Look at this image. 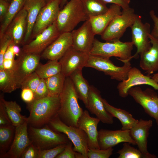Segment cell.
<instances>
[{
	"mask_svg": "<svg viewBox=\"0 0 158 158\" xmlns=\"http://www.w3.org/2000/svg\"><path fill=\"white\" fill-rule=\"evenodd\" d=\"M27 121L15 127L13 142L8 151L1 158H19L32 142L28 135Z\"/></svg>",
	"mask_w": 158,
	"mask_h": 158,
	"instance_id": "19",
	"label": "cell"
},
{
	"mask_svg": "<svg viewBox=\"0 0 158 158\" xmlns=\"http://www.w3.org/2000/svg\"><path fill=\"white\" fill-rule=\"evenodd\" d=\"M133 45L132 41L115 40L103 42L95 39L89 54L109 58L115 57L124 63L131 60Z\"/></svg>",
	"mask_w": 158,
	"mask_h": 158,
	"instance_id": "4",
	"label": "cell"
},
{
	"mask_svg": "<svg viewBox=\"0 0 158 158\" xmlns=\"http://www.w3.org/2000/svg\"><path fill=\"white\" fill-rule=\"evenodd\" d=\"M149 14L154 23L153 28L150 35L154 37H158V17L153 10L150 11Z\"/></svg>",
	"mask_w": 158,
	"mask_h": 158,
	"instance_id": "46",
	"label": "cell"
},
{
	"mask_svg": "<svg viewBox=\"0 0 158 158\" xmlns=\"http://www.w3.org/2000/svg\"><path fill=\"white\" fill-rule=\"evenodd\" d=\"M21 97L23 101L28 104L30 103L35 100L34 93L28 88H21Z\"/></svg>",
	"mask_w": 158,
	"mask_h": 158,
	"instance_id": "45",
	"label": "cell"
},
{
	"mask_svg": "<svg viewBox=\"0 0 158 158\" xmlns=\"http://www.w3.org/2000/svg\"><path fill=\"white\" fill-rule=\"evenodd\" d=\"M151 77L155 81L158 83V73L154 74Z\"/></svg>",
	"mask_w": 158,
	"mask_h": 158,
	"instance_id": "51",
	"label": "cell"
},
{
	"mask_svg": "<svg viewBox=\"0 0 158 158\" xmlns=\"http://www.w3.org/2000/svg\"><path fill=\"white\" fill-rule=\"evenodd\" d=\"M100 120L97 118L91 116L88 111H83L78 121V127L83 130L88 138L89 149H100L98 141L97 127Z\"/></svg>",
	"mask_w": 158,
	"mask_h": 158,
	"instance_id": "22",
	"label": "cell"
},
{
	"mask_svg": "<svg viewBox=\"0 0 158 158\" xmlns=\"http://www.w3.org/2000/svg\"><path fill=\"white\" fill-rule=\"evenodd\" d=\"M40 54L28 53L22 51L15 60L13 71L17 88H20L21 85L25 79L34 72L40 63Z\"/></svg>",
	"mask_w": 158,
	"mask_h": 158,
	"instance_id": "11",
	"label": "cell"
},
{
	"mask_svg": "<svg viewBox=\"0 0 158 158\" xmlns=\"http://www.w3.org/2000/svg\"><path fill=\"white\" fill-rule=\"evenodd\" d=\"M100 91L93 86H90L87 104L85 107L102 123L112 124L113 117L105 108Z\"/></svg>",
	"mask_w": 158,
	"mask_h": 158,
	"instance_id": "18",
	"label": "cell"
},
{
	"mask_svg": "<svg viewBox=\"0 0 158 158\" xmlns=\"http://www.w3.org/2000/svg\"><path fill=\"white\" fill-rule=\"evenodd\" d=\"M68 2V0H61L60 8L63 7Z\"/></svg>",
	"mask_w": 158,
	"mask_h": 158,
	"instance_id": "52",
	"label": "cell"
},
{
	"mask_svg": "<svg viewBox=\"0 0 158 158\" xmlns=\"http://www.w3.org/2000/svg\"><path fill=\"white\" fill-rule=\"evenodd\" d=\"M130 144L128 142H123L122 148L117 152L119 154L118 158H150Z\"/></svg>",
	"mask_w": 158,
	"mask_h": 158,
	"instance_id": "36",
	"label": "cell"
},
{
	"mask_svg": "<svg viewBox=\"0 0 158 158\" xmlns=\"http://www.w3.org/2000/svg\"><path fill=\"white\" fill-rule=\"evenodd\" d=\"M51 0H45V1L46 4L48 3V2H49Z\"/></svg>",
	"mask_w": 158,
	"mask_h": 158,
	"instance_id": "55",
	"label": "cell"
},
{
	"mask_svg": "<svg viewBox=\"0 0 158 158\" xmlns=\"http://www.w3.org/2000/svg\"><path fill=\"white\" fill-rule=\"evenodd\" d=\"M89 56V54L71 47L59 60L61 72L66 77L76 70L82 69L85 67Z\"/></svg>",
	"mask_w": 158,
	"mask_h": 158,
	"instance_id": "16",
	"label": "cell"
},
{
	"mask_svg": "<svg viewBox=\"0 0 158 158\" xmlns=\"http://www.w3.org/2000/svg\"><path fill=\"white\" fill-rule=\"evenodd\" d=\"M151 46L140 56L139 65L148 75L158 71V37L149 35Z\"/></svg>",
	"mask_w": 158,
	"mask_h": 158,
	"instance_id": "23",
	"label": "cell"
},
{
	"mask_svg": "<svg viewBox=\"0 0 158 158\" xmlns=\"http://www.w3.org/2000/svg\"><path fill=\"white\" fill-rule=\"evenodd\" d=\"M28 132L30 140L39 150L49 149L70 141L65 134L55 131L47 125L42 128L29 126Z\"/></svg>",
	"mask_w": 158,
	"mask_h": 158,
	"instance_id": "5",
	"label": "cell"
},
{
	"mask_svg": "<svg viewBox=\"0 0 158 158\" xmlns=\"http://www.w3.org/2000/svg\"><path fill=\"white\" fill-rule=\"evenodd\" d=\"M41 79L35 71L25 79L21 85L20 88L25 87L29 88L35 93Z\"/></svg>",
	"mask_w": 158,
	"mask_h": 158,
	"instance_id": "39",
	"label": "cell"
},
{
	"mask_svg": "<svg viewBox=\"0 0 158 158\" xmlns=\"http://www.w3.org/2000/svg\"><path fill=\"white\" fill-rule=\"evenodd\" d=\"M98 141L101 149L112 147L118 144L128 142L136 145L130 136V130H110L101 129L98 132Z\"/></svg>",
	"mask_w": 158,
	"mask_h": 158,
	"instance_id": "17",
	"label": "cell"
},
{
	"mask_svg": "<svg viewBox=\"0 0 158 158\" xmlns=\"http://www.w3.org/2000/svg\"><path fill=\"white\" fill-rule=\"evenodd\" d=\"M15 127L12 125L0 127V157L4 155L9 150L13 136Z\"/></svg>",
	"mask_w": 158,
	"mask_h": 158,
	"instance_id": "33",
	"label": "cell"
},
{
	"mask_svg": "<svg viewBox=\"0 0 158 158\" xmlns=\"http://www.w3.org/2000/svg\"><path fill=\"white\" fill-rule=\"evenodd\" d=\"M35 72L41 79H46L61 72V68L59 61L51 60L47 63H39Z\"/></svg>",
	"mask_w": 158,
	"mask_h": 158,
	"instance_id": "30",
	"label": "cell"
},
{
	"mask_svg": "<svg viewBox=\"0 0 158 158\" xmlns=\"http://www.w3.org/2000/svg\"><path fill=\"white\" fill-rule=\"evenodd\" d=\"M72 37V47L89 54L93 47L96 35L89 19L84 22L77 29L71 32Z\"/></svg>",
	"mask_w": 158,
	"mask_h": 158,
	"instance_id": "15",
	"label": "cell"
},
{
	"mask_svg": "<svg viewBox=\"0 0 158 158\" xmlns=\"http://www.w3.org/2000/svg\"><path fill=\"white\" fill-rule=\"evenodd\" d=\"M0 98L4 104L6 111L13 126L16 127L27 121V118L21 114V107L16 102L6 101L2 95H0Z\"/></svg>",
	"mask_w": 158,
	"mask_h": 158,
	"instance_id": "29",
	"label": "cell"
},
{
	"mask_svg": "<svg viewBox=\"0 0 158 158\" xmlns=\"http://www.w3.org/2000/svg\"><path fill=\"white\" fill-rule=\"evenodd\" d=\"M153 126L152 120H138V122L130 130L131 136L136 143L138 149L150 158H156L154 154L150 153L147 150L148 138L149 131Z\"/></svg>",
	"mask_w": 158,
	"mask_h": 158,
	"instance_id": "20",
	"label": "cell"
},
{
	"mask_svg": "<svg viewBox=\"0 0 158 158\" xmlns=\"http://www.w3.org/2000/svg\"><path fill=\"white\" fill-rule=\"evenodd\" d=\"M104 3H111L118 5L120 6L123 9H125L129 7V4L125 3L121 0H101Z\"/></svg>",
	"mask_w": 158,
	"mask_h": 158,
	"instance_id": "48",
	"label": "cell"
},
{
	"mask_svg": "<svg viewBox=\"0 0 158 158\" xmlns=\"http://www.w3.org/2000/svg\"><path fill=\"white\" fill-rule=\"evenodd\" d=\"M26 0H12L7 14L1 23L0 36L6 32L10 24L17 13L23 8Z\"/></svg>",
	"mask_w": 158,
	"mask_h": 158,
	"instance_id": "31",
	"label": "cell"
},
{
	"mask_svg": "<svg viewBox=\"0 0 158 158\" xmlns=\"http://www.w3.org/2000/svg\"><path fill=\"white\" fill-rule=\"evenodd\" d=\"M15 62V59H4L3 62V69L13 71Z\"/></svg>",
	"mask_w": 158,
	"mask_h": 158,
	"instance_id": "49",
	"label": "cell"
},
{
	"mask_svg": "<svg viewBox=\"0 0 158 158\" xmlns=\"http://www.w3.org/2000/svg\"><path fill=\"white\" fill-rule=\"evenodd\" d=\"M71 32L61 33L43 52L41 57L49 60H59L72 46Z\"/></svg>",
	"mask_w": 158,
	"mask_h": 158,
	"instance_id": "21",
	"label": "cell"
},
{
	"mask_svg": "<svg viewBox=\"0 0 158 158\" xmlns=\"http://www.w3.org/2000/svg\"><path fill=\"white\" fill-rule=\"evenodd\" d=\"M85 12L88 17L97 16L108 10L106 4L101 0H81Z\"/></svg>",
	"mask_w": 158,
	"mask_h": 158,
	"instance_id": "35",
	"label": "cell"
},
{
	"mask_svg": "<svg viewBox=\"0 0 158 158\" xmlns=\"http://www.w3.org/2000/svg\"><path fill=\"white\" fill-rule=\"evenodd\" d=\"M142 85H150L158 90V83L151 77L144 75L137 68L132 67L128 72L127 78L121 81L117 85L119 95L125 98L129 95L128 91L130 88Z\"/></svg>",
	"mask_w": 158,
	"mask_h": 158,
	"instance_id": "14",
	"label": "cell"
},
{
	"mask_svg": "<svg viewBox=\"0 0 158 158\" xmlns=\"http://www.w3.org/2000/svg\"><path fill=\"white\" fill-rule=\"evenodd\" d=\"M48 124L55 131L63 133L67 136L73 143L74 151L81 154L84 158H88V138L83 130L78 127L67 125L60 120L58 114Z\"/></svg>",
	"mask_w": 158,
	"mask_h": 158,
	"instance_id": "6",
	"label": "cell"
},
{
	"mask_svg": "<svg viewBox=\"0 0 158 158\" xmlns=\"http://www.w3.org/2000/svg\"><path fill=\"white\" fill-rule=\"evenodd\" d=\"M10 3L0 0V21L1 23L5 19L8 11Z\"/></svg>",
	"mask_w": 158,
	"mask_h": 158,
	"instance_id": "47",
	"label": "cell"
},
{
	"mask_svg": "<svg viewBox=\"0 0 158 158\" xmlns=\"http://www.w3.org/2000/svg\"><path fill=\"white\" fill-rule=\"evenodd\" d=\"M3 0L8 2H9V3H11V2L12 1V0Z\"/></svg>",
	"mask_w": 158,
	"mask_h": 158,
	"instance_id": "54",
	"label": "cell"
},
{
	"mask_svg": "<svg viewBox=\"0 0 158 158\" xmlns=\"http://www.w3.org/2000/svg\"><path fill=\"white\" fill-rule=\"evenodd\" d=\"M34 94L35 99L42 98L49 96V91L44 79H41Z\"/></svg>",
	"mask_w": 158,
	"mask_h": 158,
	"instance_id": "41",
	"label": "cell"
},
{
	"mask_svg": "<svg viewBox=\"0 0 158 158\" xmlns=\"http://www.w3.org/2000/svg\"><path fill=\"white\" fill-rule=\"evenodd\" d=\"M18 89L12 71L0 70V90L4 93H10Z\"/></svg>",
	"mask_w": 158,
	"mask_h": 158,
	"instance_id": "34",
	"label": "cell"
},
{
	"mask_svg": "<svg viewBox=\"0 0 158 158\" xmlns=\"http://www.w3.org/2000/svg\"><path fill=\"white\" fill-rule=\"evenodd\" d=\"M12 125L6 111L4 104L0 98V127Z\"/></svg>",
	"mask_w": 158,
	"mask_h": 158,
	"instance_id": "43",
	"label": "cell"
},
{
	"mask_svg": "<svg viewBox=\"0 0 158 158\" xmlns=\"http://www.w3.org/2000/svg\"><path fill=\"white\" fill-rule=\"evenodd\" d=\"M131 30L132 42L137 48L135 54L131 59L138 58L150 48L151 44L149 38L150 34V25L147 22L143 23L141 17L136 14L135 20L130 27Z\"/></svg>",
	"mask_w": 158,
	"mask_h": 158,
	"instance_id": "10",
	"label": "cell"
},
{
	"mask_svg": "<svg viewBox=\"0 0 158 158\" xmlns=\"http://www.w3.org/2000/svg\"><path fill=\"white\" fill-rule=\"evenodd\" d=\"M66 77L61 72L45 79L49 95L59 96L62 92Z\"/></svg>",
	"mask_w": 158,
	"mask_h": 158,
	"instance_id": "32",
	"label": "cell"
},
{
	"mask_svg": "<svg viewBox=\"0 0 158 158\" xmlns=\"http://www.w3.org/2000/svg\"><path fill=\"white\" fill-rule=\"evenodd\" d=\"M114 149L110 147L106 149H89L88 158H108L112 154Z\"/></svg>",
	"mask_w": 158,
	"mask_h": 158,
	"instance_id": "40",
	"label": "cell"
},
{
	"mask_svg": "<svg viewBox=\"0 0 158 158\" xmlns=\"http://www.w3.org/2000/svg\"><path fill=\"white\" fill-rule=\"evenodd\" d=\"M89 19L81 0H70L60 10L56 22L61 34L71 32L77 25Z\"/></svg>",
	"mask_w": 158,
	"mask_h": 158,
	"instance_id": "3",
	"label": "cell"
},
{
	"mask_svg": "<svg viewBox=\"0 0 158 158\" xmlns=\"http://www.w3.org/2000/svg\"><path fill=\"white\" fill-rule=\"evenodd\" d=\"M73 144L71 141L67 143L63 151L56 158H78V152L73 150Z\"/></svg>",
	"mask_w": 158,
	"mask_h": 158,
	"instance_id": "42",
	"label": "cell"
},
{
	"mask_svg": "<svg viewBox=\"0 0 158 158\" xmlns=\"http://www.w3.org/2000/svg\"><path fill=\"white\" fill-rule=\"evenodd\" d=\"M11 47L12 51L15 55L18 56L22 51L18 45L14 44L13 43L11 44Z\"/></svg>",
	"mask_w": 158,
	"mask_h": 158,
	"instance_id": "50",
	"label": "cell"
},
{
	"mask_svg": "<svg viewBox=\"0 0 158 158\" xmlns=\"http://www.w3.org/2000/svg\"><path fill=\"white\" fill-rule=\"evenodd\" d=\"M60 34L56 21L34 40L23 45L22 51L26 53L40 54Z\"/></svg>",
	"mask_w": 158,
	"mask_h": 158,
	"instance_id": "12",
	"label": "cell"
},
{
	"mask_svg": "<svg viewBox=\"0 0 158 158\" xmlns=\"http://www.w3.org/2000/svg\"><path fill=\"white\" fill-rule=\"evenodd\" d=\"M46 4L45 0H26L23 8L27 12V26L22 44L23 45L29 42L38 15Z\"/></svg>",
	"mask_w": 158,
	"mask_h": 158,
	"instance_id": "26",
	"label": "cell"
},
{
	"mask_svg": "<svg viewBox=\"0 0 158 158\" xmlns=\"http://www.w3.org/2000/svg\"><path fill=\"white\" fill-rule=\"evenodd\" d=\"M60 107L58 115L68 126L78 127V121L83 110L78 101V97L70 77H66L59 95Z\"/></svg>",
	"mask_w": 158,
	"mask_h": 158,
	"instance_id": "2",
	"label": "cell"
},
{
	"mask_svg": "<svg viewBox=\"0 0 158 158\" xmlns=\"http://www.w3.org/2000/svg\"><path fill=\"white\" fill-rule=\"evenodd\" d=\"M128 94L143 107L145 113L155 120L158 128V95L157 93L150 88L143 90L140 87L136 86L130 88Z\"/></svg>",
	"mask_w": 158,
	"mask_h": 158,
	"instance_id": "9",
	"label": "cell"
},
{
	"mask_svg": "<svg viewBox=\"0 0 158 158\" xmlns=\"http://www.w3.org/2000/svg\"><path fill=\"white\" fill-rule=\"evenodd\" d=\"M85 67L94 68L109 76L111 78L119 81L126 79L132 68L130 61L124 63L121 66L115 65L110 58L89 54Z\"/></svg>",
	"mask_w": 158,
	"mask_h": 158,
	"instance_id": "7",
	"label": "cell"
},
{
	"mask_svg": "<svg viewBox=\"0 0 158 158\" xmlns=\"http://www.w3.org/2000/svg\"><path fill=\"white\" fill-rule=\"evenodd\" d=\"M13 43L11 36L6 32L0 36V70L3 69L4 54L9 46Z\"/></svg>",
	"mask_w": 158,
	"mask_h": 158,
	"instance_id": "37",
	"label": "cell"
},
{
	"mask_svg": "<svg viewBox=\"0 0 158 158\" xmlns=\"http://www.w3.org/2000/svg\"><path fill=\"white\" fill-rule=\"evenodd\" d=\"M82 69L76 70L69 77L72 82L78 98L86 107L87 104L90 86L83 75Z\"/></svg>",
	"mask_w": 158,
	"mask_h": 158,
	"instance_id": "28",
	"label": "cell"
},
{
	"mask_svg": "<svg viewBox=\"0 0 158 158\" xmlns=\"http://www.w3.org/2000/svg\"><path fill=\"white\" fill-rule=\"evenodd\" d=\"M121 8L119 5L112 4L106 13L97 16H89V20L95 35H101L111 21L121 14Z\"/></svg>",
	"mask_w": 158,
	"mask_h": 158,
	"instance_id": "24",
	"label": "cell"
},
{
	"mask_svg": "<svg viewBox=\"0 0 158 158\" xmlns=\"http://www.w3.org/2000/svg\"><path fill=\"white\" fill-rule=\"evenodd\" d=\"M107 110L113 117L118 119L121 123L123 130H130L138 122L132 115L126 110L116 108L110 104L104 99L102 98Z\"/></svg>",
	"mask_w": 158,
	"mask_h": 158,
	"instance_id": "27",
	"label": "cell"
},
{
	"mask_svg": "<svg viewBox=\"0 0 158 158\" xmlns=\"http://www.w3.org/2000/svg\"><path fill=\"white\" fill-rule=\"evenodd\" d=\"M30 115L27 121L29 126L36 128L48 124L49 121L58 114L60 107L59 96L49 95L35 99L28 104Z\"/></svg>",
	"mask_w": 158,
	"mask_h": 158,
	"instance_id": "1",
	"label": "cell"
},
{
	"mask_svg": "<svg viewBox=\"0 0 158 158\" xmlns=\"http://www.w3.org/2000/svg\"><path fill=\"white\" fill-rule=\"evenodd\" d=\"M60 4L61 0H51L42 8L34 26L31 38H35L56 20L60 10Z\"/></svg>",
	"mask_w": 158,
	"mask_h": 158,
	"instance_id": "13",
	"label": "cell"
},
{
	"mask_svg": "<svg viewBox=\"0 0 158 158\" xmlns=\"http://www.w3.org/2000/svg\"><path fill=\"white\" fill-rule=\"evenodd\" d=\"M126 4H129L130 2V0H121Z\"/></svg>",
	"mask_w": 158,
	"mask_h": 158,
	"instance_id": "53",
	"label": "cell"
},
{
	"mask_svg": "<svg viewBox=\"0 0 158 158\" xmlns=\"http://www.w3.org/2000/svg\"><path fill=\"white\" fill-rule=\"evenodd\" d=\"M27 11L23 8L14 17L5 32L11 36L14 44H23L27 29Z\"/></svg>",
	"mask_w": 158,
	"mask_h": 158,
	"instance_id": "25",
	"label": "cell"
},
{
	"mask_svg": "<svg viewBox=\"0 0 158 158\" xmlns=\"http://www.w3.org/2000/svg\"><path fill=\"white\" fill-rule=\"evenodd\" d=\"M39 150L32 142L22 154L21 158H37Z\"/></svg>",
	"mask_w": 158,
	"mask_h": 158,
	"instance_id": "44",
	"label": "cell"
},
{
	"mask_svg": "<svg viewBox=\"0 0 158 158\" xmlns=\"http://www.w3.org/2000/svg\"><path fill=\"white\" fill-rule=\"evenodd\" d=\"M67 144L59 145L48 149L39 150L37 158H56L63 151Z\"/></svg>",
	"mask_w": 158,
	"mask_h": 158,
	"instance_id": "38",
	"label": "cell"
},
{
	"mask_svg": "<svg viewBox=\"0 0 158 158\" xmlns=\"http://www.w3.org/2000/svg\"><path fill=\"white\" fill-rule=\"evenodd\" d=\"M136 14L130 7L122 10L121 14L115 17L101 34L102 39L105 41L120 40L127 29L133 23Z\"/></svg>",
	"mask_w": 158,
	"mask_h": 158,
	"instance_id": "8",
	"label": "cell"
}]
</instances>
